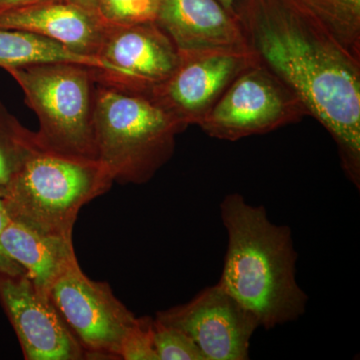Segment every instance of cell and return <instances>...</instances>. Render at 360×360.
Segmentation results:
<instances>
[{
  "instance_id": "obj_16",
  "label": "cell",
  "mask_w": 360,
  "mask_h": 360,
  "mask_svg": "<svg viewBox=\"0 0 360 360\" xmlns=\"http://www.w3.org/2000/svg\"><path fill=\"white\" fill-rule=\"evenodd\" d=\"M39 148L34 132L25 129L0 99V196L7 189L23 163Z\"/></svg>"
},
{
  "instance_id": "obj_7",
  "label": "cell",
  "mask_w": 360,
  "mask_h": 360,
  "mask_svg": "<svg viewBox=\"0 0 360 360\" xmlns=\"http://www.w3.org/2000/svg\"><path fill=\"white\" fill-rule=\"evenodd\" d=\"M49 295L86 356L120 359L123 338L137 317L108 283L92 281L75 262L56 281Z\"/></svg>"
},
{
  "instance_id": "obj_4",
  "label": "cell",
  "mask_w": 360,
  "mask_h": 360,
  "mask_svg": "<svg viewBox=\"0 0 360 360\" xmlns=\"http://www.w3.org/2000/svg\"><path fill=\"white\" fill-rule=\"evenodd\" d=\"M99 160H78L37 148L4 194L9 219L42 233L72 239L80 210L112 186Z\"/></svg>"
},
{
  "instance_id": "obj_10",
  "label": "cell",
  "mask_w": 360,
  "mask_h": 360,
  "mask_svg": "<svg viewBox=\"0 0 360 360\" xmlns=\"http://www.w3.org/2000/svg\"><path fill=\"white\" fill-rule=\"evenodd\" d=\"M179 54L176 70L150 96L187 127L198 125L232 82L259 63L250 49Z\"/></svg>"
},
{
  "instance_id": "obj_19",
  "label": "cell",
  "mask_w": 360,
  "mask_h": 360,
  "mask_svg": "<svg viewBox=\"0 0 360 360\" xmlns=\"http://www.w3.org/2000/svg\"><path fill=\"white\" fill-rule=\"evenodd\" d=\"M153 338L160 360H206L186 333L156 319H153Z\"/></svg>"
},
{
  "instance_id": "obj_6",
  "label": "cell",
  "mask_w": 360,
  "mask_h": 360,
  "mask_svg": "<svg viewBox=\"0 0 360 360\" xmlns=\"http://www.w3.org/2000/svg\"><path fill=\"white\" fill-rule=\"evenodd\" d=\"M307 115L295 91L259 61L232 82L198 125L213 139L238 141L300 122Z\"/></svg>"
},
{
  "instance_id": "obj_12",
  "label": "cell",
  "mask_w": 360,
  "mask_h": 360,
  "mask_svg": "<svg viewBox=\"0 0 360 360\" xmlns=\"http://www.w3.org/2000/svg\"><path fill=\"white\" fill-rule=\"evenodd\" d=\"M155 22L179 51L250 49L238 18L217 0H160Z\"/></svg>"
},
{
  "instance_id": "obj_21",
  "label": "cell",
  "mask_w": 360,
  "mask_h": 360,
  "mask_svg": "<svg viewBox=\"0 0 360 360\" xmlns=\"http://www.w3.org/2000/svg\"><path fill=\"white\" fill-rule=\"evenodd\" d=\"M9 219H11L4 205V198L0 196V236L6 229V224H8ZM0 271L7 272V274H25L20 265L16 264L13 259L7 257L2 250L1 245H0Z\"/></svg>"
},
{
  "instance_id": "obj_23",
  "label": "cell",
  "mask_w": 360,
  "mask_h": 360,
  "mask_svg": "<svg viewBox=\"0 0 360 360\" xmlns=\"http://www.w3.org/2000/svg\"><path fill=\"white\" fill-rule=\"evenodd\" d=\"M217 1H219L229 13L236 16L234 8H236V1H238V0H217Z\"/></svg>"
},
{
  "instance_id": "obj_8",
  "label": "cell",
  "mask_w": 360,
  "mask_h": 360,
  "mask_svg": "<svg viewBox=\"0 0 360 360\" xmlns=\"http://www.w3.org/2000/svg\"><path fill=\"white\" fill-rule=\"evenodd\" d=\"M96 56L115 70L92 68L96 82L146 94L174 72L180 59L176 45L156 22L106 23Z\"/></svg>"
},
{
  "instance_id": "obj_13",
  "label": "cell",
  "mask_w": 360,
  "mask_h": 360,
  "mask_svg": "<svg viewBox=\"0 0 360 360\" xmlns=\"http://www.w3.org/2000/svg\"><path fill=\"white\" fill-rule=\"evenodd\" d=\"M105 25L96 11L71 2H41L0 11V27L34 33L91 58H97Z\"/></svg>"
},
{
  "instance_id": "obj_20",
  "label": "cell",
  "mask_w": 360,
  "mask_h": 360,
  "mask_svg": "<svg viewBox=\"0 0 360 360\" xmlns=\"http://www.w3.org/2000/svg\"><path fill=\"white\" fill-rule=\"evenodd\" d=\"M120 359L124 360H160L153 338V319L137 317L125 335Z\"/></svg>"
},
{
  "instance_id": "obj_18",
  "label": "cell",
  "mask_w": 360,
  "mask_h": 360,
  "mask_svg": "<svg viewBox=\"0 0 360 360\" xmlns=\"http://www.w3.org/2000/svg\"><path fill=\"white\" fill-rule=\"evenodd\" d=\"M160 0H96L97 13L108 25L155 22Z\"/></svg>"
},
{
  "instance_id": "obj_14",
  "label": "cell",
  "mask_w": 360,
  "mask_h": 360,
  "mask_svg": "<svg viewBox=\"0 0 360 360\" xmlns=\"http://www.w3.org/2000/svg\"><path fill=\"white\" fill-rule=\"evenodd\" d=\"M0 245L7 257L47 295L59 277L77 262L72 239L42 233L13 219L2 231Z\"/></svg>"
},
{
  "instance_id": "obj_1",
  "label": "cell",
  "mask_w": 360,
  "mask_h": 360,
  "mask_svg": "<svg viewBox=\"0 0 360 360\" xmlns=\"http://www.w3.org/2000/svg\"><path fill=\"white\" fill-rule=\"evenodd\" d=\"M236 14L251 51L330 134L359 188L360 58L298 0H245Z\"/></svg>"
},
{
  "instance_id": "obj_11",
  "label": "cell",
  "mask_w": 360,
  "mask_h": 360,
  "mask_svg": "<svg viewBox=\"0 0 360 360\" xmlns=\"http://www.w3.org/2000/svg\"><path fill=\"white\" fill-rule=\"evenodd\" d=\"M0 302L25 359L78 360L86 356L51 295L37 288L25 274L0 271Z\"/></svg>"
},
{
  "instance_id": "obj_15",
  "label": "cell",
  "mask_w": 360,
  "mask_h": 360,
  "mask_svg": "<svg viewBox=\"0 0 360 360\" xmlns=\"http://www.w3.org/2000/svg\"><path fill=\"white\" fill-rule=\"evenodd\" d=\"M45 63H79L106 72H115L101 59L75 53L54 40L32 32L0 27V68L6 70Z\"/></svg>"
},
{
  "instance_id": "obj_22",
  "label": "cell",
  "mask_w": 360,
  "mask_h": 360,
  "mask_svg": "<svg viewBox=\"0 0 360 360\" xmlns=\"http://www.w3.org/2000/svg\"><path fill=\"white\" fill-rule=\"evenodd\" d=\"M51 1L71 2V4H79V6L86 7V8L91 9V11L97 13L96 0H0V11L13 8V7L28 6V4Z\"/></svg>"
},
{
  "instance_id": "obj_3",
  "label": "cell",
  "mask_w": 360,
  "mask_h": 360,
  "mask_svg": "<svg viewBox=\"0 0 360 360\" xmlns=\"http://www.w3.org/2000/svg\"><path fill=\"white\" fill-rule=\"evenodd\" d=\"M97 160L115 182H148L174 155L184 122L150 94L96 82Z\"/></svg>"
},
{
  "instance_id": "obj_17",
  "label": "cell",
  "mask_w": 360,
  "mask_h": 360,
  "mask_svg": "<svg viewBox=\"0 0 360 360\" xmlns=\"http://www.w3.org/2000/svg\"><path fill=\"white\" fill-rule=\"evenodd\" d=\"M360 58V0H298Z\"/></svg>"
},
{
  "instance_id": "obj_2",
  "label": "cell",
  "mask_w": 360,
  "mask_h": 360,
  "mask_svg": "<svg viewBox=\"0 0 360 360\" xmlns=\"http://www.w3.org/2000/svg\"><path fill=\"white\" fill-rule=\"evenodd\" d=\"M227 250L219 285L265 329L302 317L309 296L296 281V253L288 226L270 221L264 206L231 193L220 203Z\"/></svg>"
},
{
  "instance_id": "obj_5",
  "label": "cell",
  "mask_w": 360,
  "mask_h": 360,
  "mask_svg": "<svg viewBox=\"0 0 360 360\" xmlns=\"http://www.w3.org/2000/svg\"><path fill=\"white\" fill-rule=\"evenodd\" d=\"M90 66L45 63L6 68L28 108L37 113L39 148L56 155L97 160L94 134L96 79Z\"/></svg>"
},
{
  "instance_id": "obj_9",
  "label": "cell",
  "mask_w": 360,
  "mask_h": 360,
  "mask_svg": "<svg viewBox=\"0 0 360 360\" xmlns=\"http://www.w3.org/2000/svg\"><path fill=\"white\" fill-rule=\"evenodd\" d=\"M158 321L186 333L206 360L250 359L257 317L219 285L206 288L191 302L158 312Z\"/></svg>"
}]
</instances>
